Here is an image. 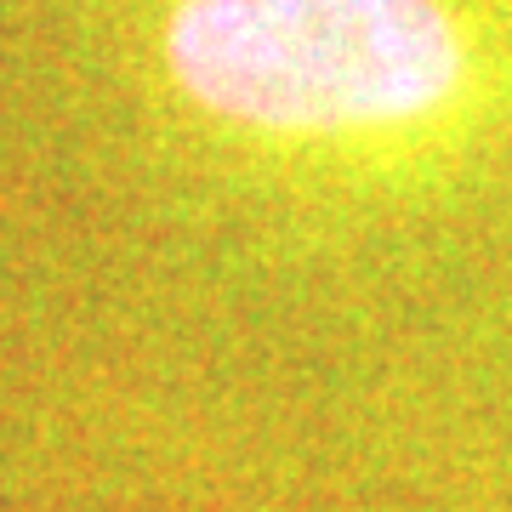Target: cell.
<instances>
[{"label":"cell","mask_w":512,"mask_h":512,"mask_svg":"<svg viewBox=\"0 0 512 512\" xmlns=\"http://www.w3.org/2000/svg\"><path fill=\"white\" fill-rule=\"evenodd\" d=\"M165 63L205 114L336 137L444 109L467 40L444 0H177Z\"/></svg>","instance_id":"6da1fadb"}]
</instances>
